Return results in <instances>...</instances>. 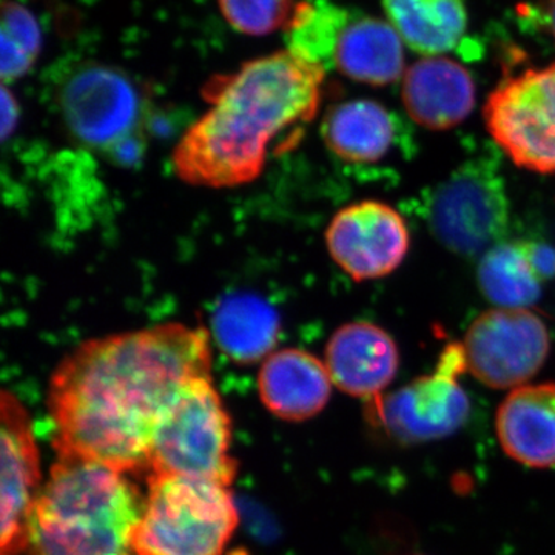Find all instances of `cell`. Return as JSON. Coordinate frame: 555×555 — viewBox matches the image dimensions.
<instances>
[{"label":"cell","instance_id":"cell-7","mask_svg":"<svg viewBox=\"0 0 555 555\" xmlns=\"http://www.w3.org/2000/svg\"><path fill=\"white\" fill-rule=\"evenodd\" d=\"M466 371L465 349L462 343H452L444 347L433 374L369 403V418L400 444L452 436L465 425L470 412L469 398L460 385Z\"/></svg>","mask_w":555,"mask_h":555},{"label":"cell","instance_id":"cell-9","mask_svg":"<svg viewBox=\"0 0 555 555\" xmlns=\"http://www.w3.org/2000/svg\"><path fill=\"white\" fill-rule=\"evenodd\" d=\"M462 345L474 378L492 389H516L546 363L551 338L532 310L495 308L473 321Z\"/></svg>","mask_w":555,"mask_h":555},{"label":"cell","instance_id":"cell-24","mask_svg":"<svg viewBox=\"0 0 555 555\" xmlns=\"http://www.w3.org/2000/svg\"><path fill=\"white\" fill-rule=\"evenodd\" d=\"M225 21L248 36H266L287 28L294 20L295 0H219Z\"/></svg>","mask_w":555,"mask_h":555},{"label":"cell","instance_id":"cell-19","mask_svg":"<svg viewBox=\"0 0 555 555\" xmlns=\"http://www.w3.org/2000/svg\"><path fill=\"white\" fill-rule=\"evenodd\" d=\"M323 137L337 158L350 164H372L385 158L392 147L396 122L378 102L347 101L327 113Z\"/></svg>","mask_w":555,"mask_h":555},{"label":"cell","instance_id":"cell-14","mask_svg":"<svg viewBox=\"0 0 555 555\" xmlns=\"http://www.w3.org/2000/svg\"><path fill=\"white\" fill-rule=\"evenodd\" d=\"M332 378L324 361L297 347L275 350L262 361L258 392L278 418L305 422L326 408Z\"/></svg>","mask_w":555,"mask_h":555},{"label":"cell","instance_id":"cell-4","mask_svg":"<svg viewBox=\"0 0 555 555\" xmlns=\"http://www.w3.org/2000/svg\"><path fill=\"white\" fill-rule=\"evenodd\" d=\"M238 525L229 486L150 474L137 555H221Z\"/></svg>","mask_w":555,"mask_h":555},{"label":"cell","instance_id":"cell-16","mask_svg":"<svg viewBox=\"0 0 555 555\" xmlns=\"http://www.w3.org/2000/svg\"><path fill=\"white\" fill-rule=\"evenodd\" d=\"M496 436L511 459L528 467L555 466V383L516 387L495 416Z\"/></svg>","mask_w":555,"mask_h":555},{"label":"cell","instance_id":"cell-26","mask_svg":"<svg viewBox=\"0 0 555 555\" xmlns=\"http://www.w3.org/2000/svg\"><path fill=\"white\" fill-rule=\"evenodd\" d=\"M546 24L547 30H550L551 35L555 40V0H550L546 5Z\"/></svg>","mask_w":555,"mask_h":555},{"label":"cell","instance_id":"cell-12","mask_svg":"<svg viewBox=\"0 0 555 555\" xmlns=\"http://www.w3.org/2000/svg\"><path fill=\"white\" fill-rule=\"evenodd\" d=\"M2 422V555L27 551V524L40 491L38 444L27 409L14 393L0 397Z\"/></svg>","mask_w":555,"mask_h":555},{"label":"cell","instance_id":"cell-1","mask_svg":"<svg viewBox=\"0 0 555 555\" xmlns=\"http://www.w3.org/2000/svg\"><path fill=\"white\" fill-rule=\"evenodd\" d=\"M211 334L166 323L80 343L50 377L57 455L119 473L150 469L160 416L190 379L211 374Z\"/></svg>","mask_w":555,"mask_h":555},{"label":"cell","instance_id":"cell-2","mask_svg":"<svg viewBox=\"0 0 555 555\" xmlns=\"http://www.w3.org/2000/svg\"><path fill=\"white\" fill-rule=\"evenodd\" d=\"M324 65L280 51L214 76L203 89L208 108L179 139L175 173L195 188L232 189L255 181L270 150L295 149L315 119Z\"/></svg>","mask_w":555,"mask_h":555},{"label":"cell","instance_id":"cell-22","mask_svg":"<svg viewBox=\"0 0 555 555\" xmlns=\"http://www.w3.org/2000/svg\"><path fill=\"white\" fill-rule=\"evenodd\" d=\"M40 28L35 16L16 2H3L0 33V75L3 82L20 79L35 64L40 51Z\"/></svg>","mask_w":555,"mask_h":555},{"label":"cell","instance_id":"cell-10","mask_svg":"<svg viewBox=\"0 0 555 555\" xmlns=\"http://www.w3.org/2000/svg\"><path fill=\"white\" fill-rule=\"evenodd\" d=\"M57 101L69 131L91 147H118L141 124V93L126 73L109 65H76Z\"/></svg>","mask_w":555,"mask_h":555},{"label":"cell","instance_id":"cell-3","mask_svg":"<svg viewBox=\"0 0 555 555\" xmlns=\"http://www.w3.org/2000/svg\"><path fill=\"white\" fill-rule=\"evenodd\" d=\"M27 524L28 555H137L145 499L126 474L57 455Z\"/></svg>","mask_w":555,"mask_h":555},{"label":"cell","instance_id":"cell-17","mask_svg":"<svg viewBox=\"0 0 555 555\" xmlns=\"http://www.w3.org/2000/svg\"><path fill=\"white\" fill-rule=\"evenodd\" d=\"M554 273L555 254L550 247L514 241L489 248L477 275L481 294L496 308L529 309Z\"/></svg>","mask_w":555,"mask_h":555},{"label":"cell","instance_id":"cell-25","mask_svg":"<svg viewBox=\"0 0 555 555\" xmlns=\"http://www.w3.org/2000/svg\"><path fill=\"white\" fill-rule=\"evenodd\" d=\"M2 134L3 138H9L11 131L16 127L20 107H17L16 98L7 86L2 87Z\"/></svg>","mask_w":555,"mask_h":555},{"label":"cell","instance_id":"cell-15","mask_svg":"<svg viewBox=\"0 0 555 555\" xmlns=\"http://www.w3.org/2000/svg\"><path fill=\"white\" fill-rule=\"evenodd\" d=\"M403 104L418 126L448 130L476 107V86L469 72L448 57L416 61L404 73Z\"/></svg>","mask_w":555,"mask_h":555},{"label":"cell","instance_id":"cell-8","mask_svg":"<svg viewBox=\"0 0 555 555\" xmlns=\"http://www.w3.org/2000/svg\"><path fill=\"white\" fill-rule=\"evenodd\" d=\"M489 134L516 166L555 173V64L500 83L485 105Z\"/></svg>","mask_w":555,"mask_h":555},{"label":"cell","instance_id":"cell-5","mask_svg":"<svg viewBox=\"0 0 555 555\" xmlns=\"http://www.w3.org/2000/svg\"><path fill=\"white\" fill-rule=\"evenodd\" d=\"M232 426L211 374L190 379L160 416L150 451V474H170L229 486Z\"/></svg>","mask_w":555,"mask_h":555},{"label":"cell","instance_id":"cell-20","mask_svg":"<svg viewBox=\"0 0 555 555\" xmlns=\"http://www.w3.org/2000/svg\"><path fill=\"white\" fill-rule=\"evenodd\" d=\"M210 334L230 360L254 364L272 353L280 334V318L262 298L232 295L215 310Z\"/></svg>","mask_w":555,"mask_h":555},{"label":"cell","instance_id":"cell-18","mask_svg":"<svg viewBox=\"0 0 555 555\" xmlns=\"http://www.w3.org/2000/svg\"><path fill=\"white\" fill-rule=\"evenodd\" d=\"M403 43L390 22L363 17L339 31L334 50L335 65L357 82L390 86L404 76Z\"/></svg>","mask_w":555,"mask_h":555},{"label":"cell","instance_id":"cell-6","mask_svg":"<svg viewBox=\"0 0 555 555\" xmlns=\"http://www.w3.org/2000/svg\"><path fill=\"white\" fill-rule=\"evenodd\" d=\"M505 179L491 160H467L427 198L429 232L444 248L463 258L478 257L502 243L509 224Z\"/></svg>","mask_w":555,"mask_h":555},{"label":"cell","instance_id":"cell-11","mask_svg":"<svg viewBox=\"0 0 555 555\" xmlns=\"http://www.w3.org/2000/svg\"><path fill=\"white\" fill-rule=\"evenodd\" d=\"M332 259L353 281L378 280L400 268L411 247L406 221L378 201L341 208L326 230Z\"/></svg>","mask_w":555,"mask_h":555},{"label":"cell","instance_id":"cell-13","mask_svg":"<svg viewBox=\"0 0 555 555\" xmlns=\"http://www.w3.org/2000/svg\"><path fill=\"white\" fill-rule=\"evenodd\" d=\"M332 383L347 396L374 403L400 367L397 343L374 323L353 321L332 334L324 353Z\"/></svg>","mask_w":555,"mask_h":555},{"label":"cell","instance_id":"cell-21","mask_svg":"<svg viewBox=\"0 0 555 555\" xmlns=\"http://www.w3.org/2000/svg\"><path fill=\"white\" fill-rule=\"evenodd\" d=\"M383 7L403 42L425 57L454 50L465 36L463 0H383Z\"/></svg>","mask_w":555,"mask_h":555},{"label":"cell","instance_id":"cell-23","mask_svg":"<svg viewBox=\"0 0 555 555\" xmlns=\"http://www.w3.org/2000/svg\"><path fill=\"white\" fill-rule=\"evenodd\" d=\"M341 14L332 9H321L309 3H298L294 20L286 28L288 51L306 60L324 65V57L334 53V25Z\"/></svg>","mask_w":555,"mask_h":555}]
</instances>
